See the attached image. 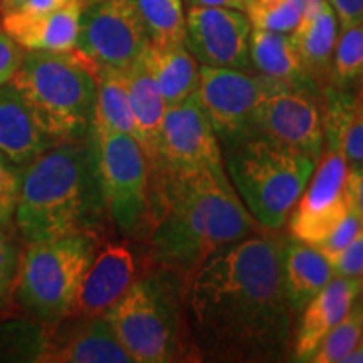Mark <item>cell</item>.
I'll return each instance as SVG.
<instances>
[{
  "label": "cell",
  "mask_w": 363,
  "mask_h": 363,
  "mask_svg": "<svg viewBox=\"0 0 363 363\" xmlns=\"http://www.w3.org/2000/svg\"><path fill=\"white\" fill-rule=\"evenodd\" d=\"M283 244L256 233L219 249L185 278L182 310L197 360L279 362L291 350Z\"/></svg>",
  "instance_id": "cell-1"
},
{
  "label": "cell",
  "mask_w": 363,
  "mask_h": 363,
  "mask_svg": "<svg viewBox=\"0 0 363 363\" xmlns=\"http://www.w3.org/2000/svg\"><path fill=\"white\" fill-rule=\"evenodd\" d=\"M110 222L93 131L24 167L13 224L26 244L79 234L101 240Z\"/></svg>",
  "instance_id": "cell-2"
},
{
  "label": "cell",
  "mask_w": 363,
  "mask_h": 363,
  "mask_svg": "<svg viewBox=\"0 0 363 363\" xmlns=\"http://www.w3.org/2000/svg\"><path fill=\"white\" fill-rule=\"evenodd\" d=\"M224 167L165 182V211L150 234L153 259L187 278L219 249L259 233Z\"/></svg>",
  "instance_id": "cell-3"
},
{
  "label": "cell",
  "mask_w": 363,
  "mask_h": 363,
  "mask_svg": "<svg viewBox=\"0 0 363 363\" xmlns=\"http://www.w3.org/2000/svg\"><path fill=\"white\" fill-rule=\"evenodd\" d=\"M11 83L56 142L88 136L96 104V69L76 49L24 51Z\"/></svg>",
  "instance_id": "cell-4"
},
{
  "label": "cell",
  "mask_w": 363,
  "mask_h": 363,
  "mask_svg": "<svg viewBox=\"0 0 363 363\" xmlns=\"http://www.w3.org/2000/svg\"><path fill=\"white\" fill-rule=\"evenodd\" d=\"M225 169L249 214L264 230H278L306 189L316 158L264 135L227 145Z\"/></svg>",
  "instance_id": "cell-5"
},
{
  "label": "cell",
  "mask_w": 363,
  "mask_h": 363,
  "mask_svg": "<svg viewBox=\"0 0 363 363\" xmlns=\"http://www.w3.org/2000/svg\"><path fill=\"white\" fill-rule=\"evenodd\" d=\"M184 276L147 271L108 311L118 342L135 363H167L189 355L182 296Z\"/></svg>",
  "instance_id": "cell-6"
},
{
  "label": "cell",
  "mask_w": 363,
  "mask_h": 363,
  "mask_svg": "<svg viewBox=\"0 0 363 363\" xmlns=\"http://www.w3.org/2000/svg\"><path fill=\"white\" fill-rule=\"evenodd\" d=\"M98 246L99 239L83 234L26 244L13 296L30 320L52 328L72 315Z\"/></svg>",
  "instance_id": "cell-7"
},
{
  "label": "cell",
  "mask_w": 363,
  "mask_h": 363,
  "mask_svg": "<svg viewBox=\"0 0 363 363\" xmlns=\"http://www.w3.org/2000/svg\"><path fill=\"white\" fill-rule=\"evenodd\" d=\"M94 135V133H93ZM111 224L128 239H148L163 214L148 158L135 136L94 135Z\"/></svg>",
  "instance_id": "cell-8"
},
{
  "label": "cell",
  "mask_w": 363,
  "mask_h": 363,
  "mask_svg": "<svg viewBox=\"0 0 363 363\" xmlns=\"http://www.w3.org/2000/svg\"><path fill=\"white\" fill-rule=\"evenodd\" d=\"M283 86L288 84L244 69L202 66L194 96L217 138L227 147L254 135V120L261 103Z\"/></svg>",
  "instance_id": "cell-9"
},
{
  "label": "cell",
  "mask_w": 363,
  "mask_h": 363,
  "mask_svg": "<svg viewBox=\"0 0 363 363\" xmlns=\"http://www.w3.org/2000/svg\"><path fill=\"white\" fill-rule=\"evenodd\" d=\"M150 38L133 0H98L84 6L74 49L94 69L126 71Z\"/></svg>",
  "instance_id": "cell-10"
},
{
  "label": "cell",
  "mask_w": 363,
  "mask_h": 363,
  "mask_svg": "<svg viewBox=\"0 0 363 363\" xmlns=\"http://www.w3.org/2000/svg\"><path fill=\"white\" fill-rule=\"evenodd\" d=\"M224 167L214 128L192 96L167 108L162 125L158 169L163 185L202 170Z\"/></svg>",
  "instance_id": "cell-11"
},
{
  "label": "cell",
  "mask_w": 363,
  "mask_h": 363,
  "mask_svg": "<svg viewBox=\"0 0 363 363\" xmlns=\"http://www.w3.org/2000/svg\"><path fill=\"white\" fill-rule=\"evenodd\" d=\"M347 172V162L337 150L328 148L320 157L313 180L293 208L289 230L294 239L318 246L347 217L350 212L345 194Z\"/></svg>",
  "instance_id": "cell-12"
},
{
  "label": "cell",
  "mask_w": 363,
  "mask_h": 363,
  "mask_svg": "<svg viewBox=\"0 0 363 363\" xmlns=\"http://www.w3.org/2000/svg\"><path fill=\"white\" fill-rule=\"evenodd\" d=\"M252 26L242 11L225 7H189L184 44L203 66L249 69Z\"/></svg>",
  "instance_id": "cell-13"
},
{
  "label": "cell",
  "mask_w": 363,
  "mask_h": 363,
  "mask_svg": "<svg viewBox=\"0 0 363 363\" xmlns=\"http://www.w3.org/2000/svg\"><path fill=\"white\" fill-rule=\"evenodd\" d=\"M254 135H264L320 160L323 150V118L311 91L283 86L261 103Z\"/></svg>",
  "instance_id": "cell-14"
},
{
  "label": "cell",
  "mask_w": 363,
  "mask_h": 363,
  "mask_svg": "<svg viewBox=\"0 0 363 363\" xmlns=\"http://www.w3.org/2000/svg\"><path fill=\"white\" fill-rule=\"evenodd\" d=\"M147 271L138 254L126 240H108L103 246H98L81 281L71 316L96 318L108 315Z\"/></svg>",
  "instance_id": "cell-15"
},
{
  "label": "cell",
  "mask_w": 363,
  "mask_h": 363,
  "mask_svg": "<svg viewBox=\"0 0 363 363\" xmlns=\"http://www.w3.org/2000/svg\"><path fill=\"white\" fill-rule=\"evenodd\" d=\"M39 352L40 362L133 363L118 342L108 316H69L52 326Z\"/></svg>",
  "instance_id": "cell-16"
},
{
  "label": "cell",
  "mask_w": 363,
  "mask_h": 363,
  "mask_svg": "<svg viewBox=\"0 0 363 363\" xmlns=\"http://www.w3.org/2000/svg\"><path fill=\"white\" fill-rule=\"evenodd\" d=\"M360 294V278L335 276L315 298H311L301 310L303 316L293 337L294 360L310 362L325 335L347 316Z\"/></svg>",
  "instance_id": "cell-17"
},
{
  "label": "cell",
  "mask_w": 363,
  "mask_h": 363,
  "mask_svg": "<svg viewBox=\"0 0 363 363\" xmlns=\"http://www.w3.org/2000/svg\"><path fill=\"white\" fill-rule=\"evenodd\" d=\"M83 9L84 0H76L44 16L7 12L0 16V27L24 51L65 52L74 49Z\"/></svg>",
  "instance_id": "cell-18"
},
{
  "label": "cell",
  "mask_w": 363,
  "mask_h": 363,
  "mask_svg": "<svg viewBox=\"0 0 363 363\" xmlns=\"http://www.w3.org/2000/svg\"><path fill=\"white\" fill-rule=\"evenodd\" d=\"M126 81H128L131 115L135 120V138L142 145L145 157L148 158L153 180L157 185H162L163 180L158 169V148H160L163 118L169 106L142 56L126 69Z\"/></svg>",
  "instance_id": "cell-19"
},
{
  "label": "cell",
  "mask_w": 363,
  "mask_h": 363,
  "mask_svg": "<svg viewBox=\"0 0 363 363\" xmlns=\"http://www.w3.org/2000/svg\"><path fill=\"white\" fill-rule=\"evenodd\" d=\"M56 143L40 128L16 86H0V153L24 169Z\"/></svg>",
  "instance_id": "cell-20"
},
{
  "label": "cell",
  "mask_w": 363,
  "mask_h": 363,
  "mask_svg": "<svg viewBox=\"0 0 363 363\" xmlns=\"http://www.w3.org/2000/svg\"><path fill=\"white\" fill-rule=\"evenodd\" d=\"M291 38L315 88L325 89L330 84L331 62L338 39L337 13L328 0L315 11L303 13Z\"/></svg>",
  "instance_id": "cell-21"
},
{
  "label": "cell",
  "mask_w": 363,
  "mask_h": 363,
  "mask_svg": "<svg viewBox=\"0 0 363 363\" xmlns=\"http://www.w3.org/2000/svg\"><path fill=\"white\" fill-rule=\"evenodd\" d=\"M283 281L294 313L301 311L331 279L335 272L320 249L303 240L291 239L283 244Z\"/></svg>",
  "instance_id": "cell-22"
},
{
  "label": "cell",
  "mask_w": 363,
  "mask_h": 363,
  "mask_svg": "<svg viewBox=\"0 0 363 363\" xmlns=\"http://www.w3.org/2000/svg\"><path fill=\"white\" fill-rule=\"evenodd\" d=\"M251 65L257 72L291 88L318 91L308 76L291 34L252 29L249 39Z\"/></svg>",
  "instance_id": "cell-23"
},
{
  "label": "cell",
  "mask_w": 363,
  "mask_h": 363,
  "mask_svg": "<svg viewBox=\"0 0 363 363\" xmlns=\"http://www.w3.org/2000/svg\"><path fill=\"white\" fill-rule=\"evenodd\" d=\"M155 78L167 106L192 96L199 84V66L184 43L157 45L150 43L142 54Z\"/></svg>",
  "instance_id": "cell-24"
},
{
  "label": "cell",
  "mask_w": 363,
  "mask_h": 363,
  "mask_svg": "<svg viewBox=\"0 0 363 363\" xmlns=\"http://www.w3.org/2000/svg\"><path fill=\"white\" fill-rule=\"evenodd\" d=\"M96 83V104H94L91 131L94 135L125 133L135 136L136 130L131 115L126 71L106 69V67L98 69Z\"/></svg>",
  "instance_id": "cell-25"
},
{
  "label": "cell",
  "mask_w": 363,
  "mask_h": 363,
  "mask_svg": "<svg viewBox=\"0 0 363 363\" xmlns=\"http://www.w3.org/2000/svg\"><path fill=\"white\" fill-rule=\"evenodd\" d=\"M150 43L180 44L185 38V13L182 0H133Z\"/></svg>",
  "instance_id": "cell-26"
},
{
  "label": "cell",
  "mask_w": 363,
  "mask_h": 363,
  "mask_svg": "<svg viewBox=\"0 0 363 363\" xmlns=\"http://www.w3.org/2000/svg\"><path fill=\"white\" fill-rule=\"evenodd\" d=\"M360 81H363V24H357L345 27L338 35L328 86L348 91Z\"/></svg>",
  "instance_id": "cell-27"
},
{
  "label": "cell",
  "mask_w": 363,
  "mask_h": 363,
  "mask_svg": "<svg viewBox=\"0 0 363 363\" xmlns=\"http://www.w3.org/2000/svg\"><path fill=\"white\" fill-rule=\"evenodd\" d=\"M363 338V303L355 301L347 316L335 325L321 343L318 345L316 352L313 353L311 360L315 363H337L342 362Z\"/></svg>",
  "instance_id": "cell-28"
},
{
  "label": "cell",
  "mask_w": 363,
  "mask_h": 363,
  "mask_svg": "<svg viewBox=\"0 0 363 363\" xmlns=\"http://www.w3.org/2000/svg\"><path fill=\"white\" fill-rule=\"evenodd\" d=\"M252 29L291 34L301 21V9L294 0H244Z\"/></svg>",
  "instance_id": "cell-29"
},
{
  "label": "cell",
  "mask_w": 363,
  "mask_h": 363,
  "mask_svg": "<svg viewBox=\"0 0 363 363\" xmlns=\"http://www.w3.org/2000/svg\"><path fill=\"white\" fill-rule=\"evenodd\" d=\"M24 247L26 242L17 233L16 225H0V310L13 299Z\"/></svg>",
  "instance_id": "cell-30"
},
{
  "label": "cell",
  "mask_w": 363,
  "mask_h": 363,
  "mask_svg": "<svg viewBox=\"0 0 363 363\" xmlns=\"http://www.w3.org/2000/svg\"><path fill=\"white\" fill-rule=\"evenodd\" d=\"M24 169L0 153V225L12 227Z\"/></svg>",
  "instance_id": "cell-31"
},
{
  "label": "cell",
  "mask_w": 363,
  "mask_h": 363,
  "mask_svg": "<svg viewBox=\"0 0 363 363\" xmlns=\"http://www.w3.org/2000/svg\"><path fill=\"white\" fill-rule=\"evenodd\" d=\"M335 276L363 278V227L347 247L335 252H323Z\"/></svg>",
  "instance_id": "cell-32"
},
{
  "label": "cell",
  "mask_w": 363,
  "mask_h": 363,
  "mask_svg": "<svg viewBox=\"0 0 363 363\" xmlns=\"http://www.w3.org/2000/svg\"><path fill=\"white\" fill-rule=\"evenodd\" d=\"M362 222L358 217L353 214L350 211L347 214V217L340 222V224L335 227L333 233H331L328 238H326L323 242L318 244V247L321 252H335V251H340V249L347 247L348 244L352 242L353 239L357 238V234L360 233L362 229Z\"/></svg>",
  "instance_id": "cell-33"
},
{
  "label": "cell",
  "mask_w": 363,
  "mask_h": 363,
  "mask_svg": "<svg viewBox=\"0 0 363 363\" xmlns=\"http://www.w3.org/2000/svg\"><path fill=\"white\" fill-rule=\"evenodd\" d=\"M24 49L13 43L12 38L4 33L0 27V86L11 83L12 76L19 69Z\"/></svg>",
  "instance_id": "cell-34"
},
{
  "label": "cell",
  "mask_w": 363,
  "mask_h": 363,
  "mask_svg": "<svg viewBox=\"0 0 363 363\" xmlns=\"http://www.w3.org/2000/svg\"><path fill=\"white\" fill-rule=\"evenodd\" d=\"M76 0H13L9 6L0 7V16L7 12L24 13V16H44L69 6Z\"/></svg>",
  "instance_id": "cell-35"
},
{
  "label": "cell",
  "mask_w": 363,
  "mask_h": 363,
  "mask_svg": "<svg viewBox=\"0 0 363 363\" xmlns=\"http://www.w3.org/2000/svg\"><path fill=\"white\" fill-rule=\"evenodd\" d=\"M345 194H347L348 207L363 225V167L348 169L347 180H345Z\"/></svg>",
  "instance_id": "cell-36"
},
{
  "label": "cell",
  "mask_w": 363,
  "mask_h": 363,
  "mask_svg": "<svg viewBox=\"0 0 363 363\" xmlns=\"http://www.w3.org/2000/svg\"><path fill=\"white\" fill-rule=\"evenodd\" d=\"M342 29L363 24V0H328Z\"/></svg>",
  "instance_id": "cell-37"
},
{
  "label": "cell",
  "mask_w": 363,
  "mask_h": 363,
  "mask_svg": "<svg viewBox=\"0 0 363 363\" xmlns=\"http://www.w3.org/2000/svg\"><path fill=\"white\" fill-rule=\"evenodd\" d=\"M189 7H225L244 12V0H187Z\"/></svg>",
  "instance_id": "cell-38"
},
{
  "label": "cell",
  "mask_w": 363,
  "mask_h": 363,
  "mask_svg": "<svg viewBox=\"0 0 363 363\" xmlns=\"http://www.w3.org/2000/svg\"><path fill=\"white\" fill-rule=\"evenodd\" d=\"M342 363H363V338L353 350L343 358Z\"/></svg>",
  "instance_id": "cell-39"
},
{
  "label": "cell",
  "mask_w": 363,
  "mask_h": 363,
  "mask_svg": "<svg viewBox=\"0 0 363 363\" xmlns=\"http://www.w3.org/2000/svg\"><path fill=\"white\" fill-rule=\"evenodd\" d=\"M294 2L298 4L303 13H306V12H311V11H315V9L320 7L325 0H294Z\"/></svg>",
  "instance_id": "cell-40"
},
{
  "label": "cell",
  "mask_w": 363,
  "mask_h": 363,
  "mask_svg": "<svg viewBox=\"0 0 363 363\" xmlns=\"http://www.w3.org/2000/svg\"><path fill=\"white\" fill-rule=\"evenodd\" d=\"M13 0H0V7H4V6H9V4H12ZM86 6V4H84Z\"/></svg>",
  "instance_id": "cell-41"
},
{
  "label": "cell",
  "mask_w": 363,
  "mask_h": 363,
  "mask_svg": "<svg viewBox=\"0 0 363 363\" xmlns=\"http://www.w3.org/2000/svg\"><path fill=\"white\" fill-rule=\"evenodd\" d=\"M93 2H98V0H84L86 6H88V4H93Z\"/></svg>",
  "instance_id": "cell-42"
},
{
  "label": "cell",
  "mask_w": 363,
  "mask_h": 363,
  "mask_svg": "<svg viewBox=\"0 0 363 363\" xmlns=\"http://www.w3.org/2000/svg\"><path fill=\"white\" fill-rule=\"evenodd\" d=\"M362 291H363V278H362Z\"/></svg>",
  "instance_id": "cell-43"
}]
</instances>
